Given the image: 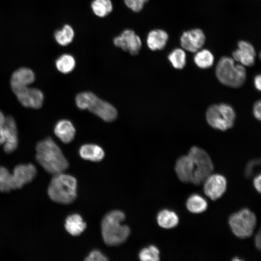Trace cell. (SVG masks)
Here are the masks:
<instances>
[{
    "label": "cell",
    "instance_id": "cell-1",
    "mask_svg": "<svg viewBox=\"0 0 261 261\" xmlns=\"http://www.w3.org/2000/svg\"><path fill=\"white\" fill-rule=\"evenodd\" d=\"M36 159L49 174L63 173L69 163L60 148L50 137L40 141L36 145Z\"/></svg>",
    "mask_w": 261,
    "mask_h": 261
},
{
    "label": "cell",
    "instance_id": "cell-2",
    "mask_svg": "<svg viewBox=\"0 0 261 261\" xmlns=\"http://www.w3.org/2000/svg\"><path fill=\"white\" fill-rule=\"evenodd\" d=\"M125 218L123 212L113 210L103 218L101 230L104 242L109 246H117L124 242L130 233L129 227L122 222Z\"/></svg>",
    "mask_w": 261,
    "mask_h": 261
},
{
    "label": "cell",
    "instance_id": "cell-3",
    "mask_svg": "<svg viewBox=\"0 0 261 261\" xmlns=\"http://www.w3.org/2000/svg\"><path fill=\"white\" fill-rule=\"evenodd\" d=\"M48 194L55 202L68 204L77 196V181L72 175L63 173L53 175L48 188Z\"/></svg>",
    "mask_w": 261,
    "mask_h": 261
},
{
    "label": "cell",
    "instance_id": "cell-4",
    "mask_svg": "<svg viewBox=\"0 0 261 261\" xmlns=\"http://www.w3.org/2000/svg\"><path fill=\"white\" fill-rule=\"evenodd\" d=\"M36 167L31 163L19 164L14 168L13 174L0 166V191L7 192L17 189L31 182L36 176Z\"/></svg>",
    "mask_w": 261,
    "mask_h": 261
},
{
    "label": "cell",
    "instance_id": "cell-5",
    "mask_svg": "<svg viewBox=\"0 0 261 261\" xmlns=\"http://www.w3.org/2000/svg\"><path fill=\"white\" fill-rule=\"evenodd\" d=\"M77 106L81 110H88L103 120L110 122L117 117V111L109 102L90 92L79 93L76 97Z\"/></svg>",
    "mask_w": 261,
    "mask_h": 261
},
{
    "label": "cell",
    "instance_id": "cell-6",
    "mask_svg": "<svg viewBox=\"0 0 261 261\" xmlns=\"http://www.w3.org/2000/svg\"><path fill=\"white\" fill-rule=\"evenodd\" d=\"M216 75L222 84L232 87H239L245 82L246 71L242 64H235L228 57L221 58L216 68Z\"/></svg>",
    "mask_w": 261,
    "mask_h": 261
},
{
    "label": "cell",
    "instance_id": "cell-7",
    "mask_svg": "<svg viewBox=\"0 0 261 261\" xmlns=\"http://www.w3.org/2000/svg\"><path fill=\"white\" fill-rule=\"evenodd\" d=\"M235 117L233 108L226 103L212 105L206 113L208 123L213 128L222 131L233 126Z\"/></svg>",
    "mask_w": 261,
    "mask_h": 261
},
{
    "label": "cell",
    "instance_id": "cell-8",
    "mask_svg": "<svg viewBox=\"0 0 261 261\" xmlns=\"http://www.w3.org/2000/svg\"><path fill=\"white\" fill-rule=\"evenodd\" d=\"M228 222L232 232L236 236L245 238L252 235L257 219L253 212L247 208H243L231 215Z\"/></svg>",
    "mask_w": 261,
    "mask_h": 261
},
{
    "label": "cell",
    "instance_id": "cell-9",
    "mask_svg": "<svg viewBox=\"0 0 261 261\" xmlns=\"http://www.w3.org/2000/svg\"><path fill=\"white\" fill-rule=\"evenodd\" d=\"M188 155L191 159L194 166L191 183L199 185L213 173V163L208 154L198 146L192 147Z\"/></svg>",
    "mask_w": 261,
    "mask_h": 261
},
{
    "label": "cell",
    "instance_id": "cell-10",
    "mask_svg": "<svg viewBox=\"0 0 261 261\" xmlns=\"http://www.w3.org/2000/svg\"><path fill=\"white\" fill-rule=\"evenodd\" d=\"M113 42L116 47L129 52L132 56L138 55L142 46L141 38L131 29L124 30L114 38Z\"/></svg>",
    "mask_w": 261,
    "mask_h": 261
},
{
    "label": "cell",
    "instance_id": "cell-11",
    "mask_svg": "<svg viewBox=\"0 0 261 261\" xmlns=\"http://www.w3.org/2000/svg\"><path fill=\"white\" fill-rule=\"evenodd\" d=\"M203 183L204 194L213 201L220 198L227 189V180L220 174H211Z\"/></svg>",
    "mask_w": 261,
    "mask_h": 261
},
{
    "label": "cell",
    "instance_id": "cell-12",
    "mask_svg": "<svg viewBox=\"0 0 261 261\" xmlns=\"http://www.w3.org/2000/svg\"><path fill=\"white\" fill-rule=\"evenodd\" d=\"M14 93L16 96L19 102L25 107L38 109L43 105L44 94L38 88L26 87Z\"/></svg>",
    "mask_w": 261,
    "mask_h": 261
},
{
    "label": "cell",
    "instance_id": "cell-13",
    "mask_svg": "<svg viewBox=\"0 0 261 261\" xmlns=\"http://www.w3.org/2000/svg\"><path fill=\"white\" fill-rule=\"evenodd\" d=\"M205 42V34L199 29L185 31L180 37V44L182 48L190 52H196L201 49Z\"/></svg>",
    "mask_w": 261,
    "mask_h": 261
},
{
    "label": "cell",
    "instance_id": "cell-14",
    "mask_svg": "<svg viewBox=\"0 0 261 261\" xmlns=\"http://www.w3.org/2000/svg\"><path fill=\"white\" fill-rule=\"evenodd\" d=\"M255 57L256 52L253 46L246 41H239L238 48L232 52L233 59L243 66H252Z\"/></svg>",
    "mask_w": 261,
    "mask_h": 261
},
{
    "label": "cell",
    "instance_id": "cell-15",
    "mask_svg": "<svg viewBox=\"0 0 261 261\" xmlns=\"http://www.w3.org/2000/svg\"><path fill=\"white\" fill-rule=\"evenodd\" d=\"M3 127L5 136L3 149L5 152L11 153L16 149L18 145L17 130L14 118L11 116L5 117Z\"/></svg>",
    "mask_w": 261,
    "mask_h": 261
},
{
    "label": "cell",
    "instance_id": "cell-16",
    "mask_svg": "<svg viewBox=\"0 0 261 261\" xmlns=\"http://www.w3.org/2000/svg\"><path fill=\"white\" fill-rule=\"evenodd\" d=\"M174 170L178 179L184 183L191 182L194 166L190 157L184 155L176 161Z\"/></svg>",
    "mask_w": 261,
    "mask_h": 261
},
{
    "label": "cell",
    "instance_id": "cell-17",
    "mask_svg": "<svg viewBox=\"0 0 261 261\" xmlns=\"http://www.w3.org/2000/svg\"><path fill=\"white\" fill-rule=\"evenodd\" d=\"M35 75L29 68H20L14 72L11 79V86L14 92L32 83Z\"/></svg>",
    "mask_w": 261,
    "mask_h": 261
},
{
    "label": "cell",
    "instance_id": "cell-18",
    "mask_svg": "<svg viewBox=\"0 0 261 261\" xmlns=\"http://www.w3.org/2000/svg\"><path fill=\"white\" fill-rule=\"evenodd\" d=\"M168 39V34L165 30L161 29H153L147 35L146 45L152 51L161 50L166 45Z\"/></svg>",
    "mask_w": 261,
    "mask_h": 261
},
{
    "label": "cell",
    "instance_id": "cell-19",
    "mask_svg": "<svg viewBox=\"0 0 261 261\" xmlns=\"http://www.w3.org/2000/svg\"><path fill=\"white\" fill-rule=\"evenodd\" d=\"M55 135L64 143H69L73 139L75 129L69 120L62 119L56 124L54 128Z\"/></svg>",
    "mask_w": 261,
    "mask_h": 261
},
{
    "label": "cell",
    "instance_id": "cell-20",
    "mask_svg": "<svg viewBox=\"0 0 261 261\" xmlns=\"http://www.w3.org/2000/svg\"><path fill=\"white\" fill-rule=\"evenodd\" d=\"M80 157L86 160L98 162L104 157V152L100 146L95 144L83 145L79 149Z\"/></svg>",
    "mask_w": 261,
    "mask_h": 261
},
{
    "label": "cell",
    "instance_id": "cell-21",
    "mask_svg": "<svg viewBox=\"0 0 261 261\" xmlns=\"http://www.w3.org/2000/svg\"><path fill=\"white\" fill-rule=\"evenodd\" d=\"M87 227L82 217L77 214L68 216L65 223L66 231L72 235L78 236L81 234Z\"/></svg>",
    "mask_w": 261,
    "mask_h": 261
},
{
    "label": "cell",
    "instance_id": "cell-22",
    "mask_svg": "<svg viewBox=\"0 0 261 261\" xmlns=\"http://www.w3.org/2000/svg\"><path fill=\"white\" fill-rule=\"evenodd\" d=\"M158 225L164 229L175 227L179 222V218L176 213L169 209H163L159 212L157 216Z\"/></svg>",
    "mask_w": 261,
    "mask_h": 261
},
{
    "label": "cell",
    "instance_id": "cell-23",
    "mask_svg": "<svg viewBox=\"0 0 261 261\" xmlns=\"http://www.w3.org/2000/svg\"><path fill=\"white\" fill-rule=\"evenodd\" d=\"M186 205L187 209L190 212L199 214L206 210L208 203L203 197L197 194H194L188 198Z\"/></svg>",
    "mask_w": 261,
    "mask_h": 261
},
{
    "label": "cell",
    "instance_id": "cell-24",
    "mask_svg": "<svg viewBox=\"0 0 261 261\" xmlns=\"http://www.w3.org/2000/svg\"><path fill=\"white\" fill-rule=\"evenodd\" d=\"M90 7L93 14L101 18L107 16L113 10L111 0H93Z\"/></svg>",
    "mask_w": 261,
    "mask_h": 261
},
{
    "label": "cell",
    "instance_id": "cell-25",
    "mask_svg": "<svg viewBox=\"0 0 261 261\" xmlns=\"http://www.w3.org/2000/svg\"><path fill=\"white\" fill-rule=\"evenodd\" d=\"M195 64L201 69H207L211 67L214 61L213 54L207 49L199 50L196 52L193 58Z\"/></svg>",
    "mask_w": 261,
    "mask_h": 261
},
{
    "label": "cell",
    "instance_id": "cell-26",
    "mask_svg": "<svg viewBox=\"0 0 261 261\" xmlns=\"http://www.w3.org/2000/svg\"><path fill=\"white\" fill-rule=\"evenodd\" d=\"M74 35V31L72 27L66 24L60 30L56 31L54 37L58 44L66 46L72 42Z\"/></svg>",
    "mask_w": 261,
    "mask_h": 261
},
{
    "label": "cell",
    "instance_id": "cell-27",
    "mask_svg": "<svg viewBox=\"0 0 261 261\" xmlns=\"http://www.w3.org/2000/svg\"><path fill=\"white\" fill-rule=\"evenodd\" d=\"M76 61L74 58L68 54H63L56 61L57 69L63 73L71 72L75 68Z\"/></svg>",
    "mask_w": 261,
    "mask_h": 261
},
{
    "label": "cell",
    "instance_id": "cell-28",
    "mask_svg": "<svg viewBox=\"0 0 261 261\" xmlns=\"http://www.w3.org/2000/svg\"><path fill=\"white\" fill-rule=\"evenodd\" d=\"M169 61L173 67L176 69H183L186 64V54L181 48H175L168 56Z\"/></svg>",
    "mask_w": 261,
    "mask_h": 261
},
{
    "label": "cell",
    "instance_id": "cell-29",
    "mask_svg": "<svg viewBox=\"0 0 261 261\" xmlns=\"http://www.w3.org/2000/svg\"><path fill=\"white\" fill-rule=\"evenodd\" d=\"M139 257L143 261H158L160 260V251L156 246L150 245L140 251Z\"/></svg>",
    "mask_w": 261,
    "mask_h": 261
},
{
    "label": "cell",
    "instance_id": "cell-30",
    "mask_svg": "<svg viewBox=\"0 0 261 261\" xmlns=\"http://www.w3.org/2000/svg\"><path fill=\"white\" fill-rule=\"evenodd\" d=\"M149 0H123L125 5L135 13L141 12Z\"/></svg>",
    "mask_w": 261,
    "mask_h": 261
},
{
    "label": "cell",
    "instance_id": "cell-31",
    "mask_svg": "<svg viewBox=\"0 0 261 261\" xmlns=\"http://www.w3.org/2000/svg\"><path fill=\"white\" fill-rule=\"evenodd\" d=\"M85 260L87 261H104L108 260L106 257L98 250L92 251Z\"/></svg>",
    "mask_w": 261,
    "mask_h": 261
},
{
    "label": "cell",
    "instance_id": "cell-32",
    "mask_svg": "<svg viewBox=\"0 0 261 261\" xmlns=\"http://www.w3.org/2000/svg\"><path fill=\"white\" fill-rule=\"evenodd\" d=\"M261 102L260 100H259L254 103L253 108V115L259 120H261Z\"/></svg>",
    "mask_w": 261,
    "mask_h": 261
},
{
    "label": "cell",
    "instance_id": "cell-33",
    "mask_svg": "<svg viewBox=\"0 0 261 261\" xmlns=\"http://www.w3.org/2000/svg\"><path fill=\"white\" fill-rule=\"evenodd\" d=\"M261 175L259 174L258 175L256 176L253 181V186L256 190L259 193H261Z\"/></svg>",
    "mask_w": 261,
    "mask_h": 261
},
{
    "label": "cell",
    "instance_id": "cell-34",
    "mask_svg": "<svg viewBox=\"0 0 261 261\" xmlns=\"http://www.w3.org/2000/svg\"><path fill=\"white\" fill-rule=\"evenodd\" d=\"M261 231L259 230L258 232L256 234L255 236V239H254L255 246L258 250L261 249Z\"/></svg>",
    "mask_w": 261,
    "mask_h": 261
},
{
    "label": "cell",
    "instance_id": "cell-35",
    "mask_svg": "<svg viewBox=\"0 0 261 261\" xmlns=\"http://www.w3.org/2000/svg\"><path fill=\"white\" fill-rule=\"evenodd\" d=\"M261 75H257L254 79V84L255 88L259 91L261 90Z\"/></svg>",
    "mask_w": 261,
    "mask_h": 261
},
{
    "label": "cell",
    "instance_id": "cell-36",
    "mask_svg": "<svg viewBox=\"0 0 261 261\" xmlns=\"http://www.w3.org/2000/svg\"><path fill=\"white\" fill-rule=\"evenodd\" d=\"M5 140V132L3 126L0 127V145H3Z\"/></svg>",
    "mask_w": 261,
    "mask_h": 261
},
{
    "label": "cell",
    "instance_id": "cell-37",
    "mask_svg": "<svg viewBox=\"0 0 261 261\" xmlns=\"http://www.w3.org/2000/svg\"><path fill=\"white\" fill-rule=\"evenodd\" d=\"M5 120V117L3 113L0 111V127L3 126Z\"/></svg>",
    "mask_w": 261,
    "mask_h": 261
}]
</instances>
